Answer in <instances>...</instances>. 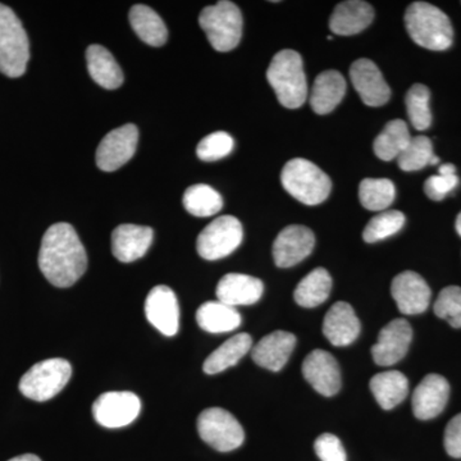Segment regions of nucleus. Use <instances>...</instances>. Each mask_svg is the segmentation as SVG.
Segmentation results:
<instances>
[{
    "label": "nucleus",
    "instance_id": "obj_1",
    "mask_svg": "<svg viewBox=\"0 0 461 461\" xmlns=\"http://www.w3.org/2000/svg\"><path fill=\"white\" fill-rule=\"evenodd\" d=\"M39 268L53 286H72L87 268V256L77 232L68 223L50 226L42 238Z\"/></svg>",
    "mask_w": 461,
    "mask_h": 461
},
{
    "label": "nucleus",
    "instance_id": "obj_2",
    "mask_svg": "<svg viewBox=\"0 0 461 461\" xmlns=\"http://www.w3.org/2000/svg\"><path fill=\"white\" fill-rule=\"evenodd\" d=\"M405 25L415 44L426 50L441 51L453 45L454 30L446 14L436 5L415 2L405 14Z\"/></svg>",
    "mask_w": 461,
    "mask_h": 461
},
{
    "label": "nucleus",
    "instance_id": "obj_3",
    "mask_svg": "<svg viewBox=\"0 0 461 461\" xmlns=\"http://www.w3.org/2000/svg\"><path fill=\"white\" fill-rule=\"evenodd\" d=\"M267 80L285 108H300L308 98L304 65L302 56L295 50H281L273 57Z\"/></svg>",
    "mask_w": 461,
    "mask_h": 461
},
{
    "label": "nucleus",
    "instance_id": "obj_4",
    "mask_svg": "<svg viewBox=\"0 0 461 461\" xmlns=\"http://www.w3.org/2000/svg\"><path fill=\"white\" fill-rule=\"evenodd\" d=\"M285 190L300 203L317 205L329 198L332 182L320 167L303 158L291 159L281 173Z\"/></svg>",
    "mask_w": 461,
    "mask_h": 461
},
{
    "label": "nucleus",
    "instance_id": "obj_5",
    "mask_svg": "<svg viewBox=\"0 0 461 461\" xmlns=\"http://www.w3.org/2000/svg\"><path fill=\"white\" fill-rule=\"evenodd\" d=\"M30 59V42L14 9L0 3V72L17 78L25 74Z\"/></svg>",
    "mask_w": 461,
    "mask_h": 461
},
{
    "label": "nucleus",
    "instance_id": "obj_6",
    "mask_svg": "<svg viewBox=\"0 0 461 461\" xmlns=\"http://www.w3.org/2000/svg\"><path fill=\"white\" fill-rule=\"evenodd\" d=\"M199 23L212 47L217 51L233 50L241 41V11L235 3L229 0H222L203 9Z\"/></svg>",
    "mask_w": 461,
    "mask_h": 461
},
{
    "label": "nucleus",
    "instance_id": "obj_7",
    "mask_svg": "<svg viewBox=\"0 0 461 461\" xmlns=\"http://www.w3.org/2000/svg\"><path fill=\"white\" fill-rule=\"evenodd\" d=\"M71 364L60 357L35 364L20 381V391L33 402H48L57 396L68 384Z\"/></svg>",
    "mask_w": 461,
    "mask_h": 461
},
{
    "label": "nucleus",
    "instance_id": "obj_8",
    "mask_svg": "<svg viewBox=\"0 0 461 461\" xmlns=\"http://www.w3.org/2000/svg\"><path fill=\"white\" fill-rule=\"evenodd\" d=\"M198 432L203 441L221 453L236 450L244 444L241 424L222 408L205 409L198 418Z\"/></svg>",
    "mask_w": 461,
    "mask_h": 461
},
{
    "label": "nucleus",
    "instance_id": "obj_9",
    "mask_svg": "<svg viewBox=\"0 0 461 461\" xmlns=\"http://www.w3.org/2000/svg\"><path fill=\"white\" fill-rule=\"evenodd\" d=\"M244 238V230L238 218L223 215L208 224L200 232L196 249L205 260H220L236 250Z\"/></svg>",
    "mask_w": 461,
    "mask_h": 461
},
{
    "label": "nucleus",
    "instance_id": "obj_10",
    "mask_svg": "<svg viewBox=\"0 0 461 461\" xmlns=\"http://www.w3.org/2000/svg\"><path fill=\"white\" fill-rule=\"evenodd\" d=\"M141 402L129 391H111L102 393L93 403V415L105 429H122L138 420Z\"/></svg>",
    "mask_w": 461,
    "mask_h": 461
},
{
    "label": "nucleus",
    "instance_id": "obj_11",
    "mask_svg": "<svg viewBox=\"0 0 461 461\" xmlns=\"http://www.w3.org/2000/svg\"><path fill=\"white\" fill-rule=\"evenodd\" d=\"M138 141L139 130L135 124L118 127L100 141L96 165L104 172L117 171L135 156Z\"/></svg>",
    "mask_w": 461,
    "mask_h": 461
},
{
    "label": "nucleus",
    "instance_id": "obj_12",
    "mask_svg": "<svg viewBox=\"0 0 461 461\" xmlns=\"http://www.w3.org/2000/svg\"><path fill=\"white\" fill-rule=\"evenodd\" d=\"M315 245L313 230L300 224H293L281 230L273 244L276 266L290 268L311 256Z\"/></svg>",
    "mask_w": 461,
    "mask_h": 461
},
{
    "label": "nucleus",
    "instance_id": "obj_13",
    "mask_svg": "<svg viewBox=\"0 0 461 461\" xmlns=\"http://www.w3.org/2000/svg\"><path fill=\"white\" fill-rule=\"evenodd\" d=\"M145 315L151 326L165 336H175L180 329V306L172 288L159 285L149 293Z\"/></svg>",
    "mask_w": 461,
    "mask_h": 461
},
{
    "label": "nucleus",
    "instance_id": "obj_14",
    "mask_svg": "<svg viewBox=\"0 0 461 461\" xmlns=\"http://www.w3.org/2000/svg\"><path fill=\"white\" fill-rule=\"evenodd\" d=\"M391 294L402 314H421L429 309L430 288L420 275L405 271L397 275L391 285Z\"/></svg>",
    "mask_w": 461,
    "mask_h": 461
},
{
    "label": "nucleus",
    "instance_id": "obj_15",
    "mask_svg": "<svg viewBox=\"0 0 461 461\" xmlns=\"http://www.w3.org/2000/svg\"><path fill=\"white\" fill-rule=\"evenodd\" d=\"M350 78L355 90L368 107H382L390 100V86L371 59L362 58L354 62L350 68Z\"/></svg>",
    "mask_w": 461,
    "mask_h": 461
},
{
    "label": "nucleus",
    "instance_id": "obj_16",
    "mask_svg": "<svg viewBox=\"0 0 461 461\" xmlns=\"http://www.w3.org/2000/svg\"><path fill=\"white\" fill-rule=\"evenodd\" d=\"M411 339L412 330L408 321H390L379 332L377 344L372 348L373 360L381 366L399 363L408 353Z\"/></svg>",
    "mask_w": 461,
    "mask_h": 461
},
{
    "label": "nucleus",
    "instance_id": "obj_17",
    "mask_svg": "<svg viewBox=\"0 0 461 461\" xmlns=\"http://www.w3.org/2000/svg\"><path fill=\"white\" fill-rule=\"evenodd\" d=\"M303 375L317 393L333 396L341 388V372L335 357L324 350L312 351L303 363Z\"/></svg>",
    "mask_w": 461,
    "mask_h": 461
},
{
    "label": "nucleus",
    "instance_id": "obj_18",
    "mask_svg": "<svg viewBox=\"0 0 461 461\" xmlns=\"http://www.w3.org/2000/svg\"><path fill=\"white\" fill-rule=\"evenodd\" d=\"M450 396L447 379L439 375H429L412 393V411L420 420L436 418L444 411Z\"/></svg>",
    "mask_w": 461,
    "mask_h": 461
},
{
    "label": "nucleus",
    "instance_id": "obj_19",
    "mask_svg": "<svg viewBox=\"0 0 461 461\" xmlns=\"http://www.w3.org/2000/svg\"><path fill=\"white\" fill-rule=\"evenodd\" d=\"M153 238L150 227L121 224L112 232V253L120 262H135L147 254Z\"/></svg>",
    "mask_w": 461,
    "mask_h": 461
},
{
    "label": "nucleus",
    "instance_id": "obj_20",
    "mask_svg": "<svg viewBox=\"0 0 461 461\" xmlns=\"http://www.w3.org/2000/svg\"><path fill=\"white\" fill-rule=\"evenodd\" d=\"M295 346V335L285 330H276L253 346L251 357L262 368L280 372L290 359Z\"/></svg>",
    "mask_w": 461,
    "mask_h": 461
},
{
    "label": "nucleus",
    "instance_id": "obj_21",
    "mask_svg": "<svg viewBox=\"0 0 461 461\" xmlns=\"http://www.w3.org/2000/svg\"><path fill=\"white\" fill-rule=\"evenodd\" d=\"M264 293V285L259 278L242 273H229L218 282V302L230 306L253 305L259 302Z\"/></svg>",
    "mask_w": 461,
    "mask_h": 461
},
{
    "label": "nucleus",
    "instance_id": "obj_22",
    "mask_svg": "<svg viewBox=\"0 0 461 461\" xmlns=\"http://www.w3.org/2000/svg\"><path fill=\"white\" fill-rule=\"evenodd\" d=\"M323 333L333 346H348L359 338L360 321L353 306L339 302L330 306L323 321Z\"/></svg>",
    "mask_w": 461,
    "mask_h": 461
},
{
    "label": "nucleus",
    "instance_id": "obj_23",
    "mask_svg": "<svg viewBox=\"0 0 461 461\" xmlns=\"http://www.w3.org/2000/svg\"><path fill=\"white\" fill-rule=\"evenodd\" d=\"M375 20V9L362 0H348L336 5L330 20V32L336 35L351 36L362 32Z\"/></svg>",
    "mask_w": 461,
    "mask_h": 461
},
{
    "label": "nucleus",
    "instance_id": "obj_24",
    "mask_svg": "<svg viewBox=\"0 0 461 461\" xmlns=\"http://www.w3.org/2000/svg\"><path fill=\"white\" fill-rule=\"evenodd\" d=\"M346 94V81L344 76L338 71L321 72L315 78L313 89H312L311 107L317 114H329L339 103Z\"/></svg>",
    "mask_w": 461,
    "mask_h": 461
},
{
    "label": "nucleus",
    "instance_id": "obj_25",
    "mask_svg": "<svg viewBox=\"0 0 461 461\" xmlns=\"http://www.w3.org/2000/svg\"><path fill=\"white\" fill-rule=\"evenodd\" d=\"M87 69L91 78L107 90L118 89L123 84V72L111 51L102 45H90L86 50Z\"/></svg>",
    "mask_w": 461,
    "mask_h": 461
},
{
    "label": "nucleus",
    "instance_id": "obj_26",
    "mask_svg": "<svg viewBox=\"0 0 461 461\" xmlns=\"http://www.w3.org/2000/svg\"><path fill=\"white\" fill-rule=\"evenodd\" d=\"M253 348V339L249 333H239L227 339L213 351L204 362L203 371L206 375H218L236 366Z\"/></svg>",
    "mask_w": 461,
    "mask_h": 461
},
{
    "label": "nucleus",
    "instance_id": "obj_27",
    "mask_svg": "<svg viewBox=\"0 0 461 461\" xmlns=\"http://www.w3.org/2000/svg\"><path fill=\"white\" fill-rule=\"evenodd\" d=\"M373 395L384 411L395 408L409 393V381L402 372L378 373L369 384Z\"/></svg>",
    "mask_w": 461,
    "mask_h": 461
},
{
    "label": "nucleus",
    "instance_id": "obj_28",
    "mask_svg": "<svg viewBox=\"0 0 461 461\" xmlns=\"http://www.w3.org/2000/svg\"><path fill=\"white\" fill-rule=\"evenodd\" d=\"M130 23L133 32L145 44L162 47L168 39V30L162 18L148 5H136L130 11Z\"/></svg>",
    "mask_w": 461,
    "mask_h": 461
},
{
    "label": "nucleus",
    "instance_id": "obj_29",
    "mask_svg": "<svg viewBox=\"0 0 461 461\" xmlns=\"http://www.w3.org/2000/svg\"><path fill=\"white\" fill-rule=\"evenodd\" d=\"M200 329L209 333H226L239 329L241 315L238 309L221 302L204 303L196 312Z\"/></svg>",
    "mask_w": 461,
    "mask_h": 461
},
{
    "label": "nucleus",
    "instance_id": "obj_30",
    "mask_svg": "<svg viewBox=\"0 0 461 461\" xmlns=\"http://www.w3.org/2000/svg\"><path fill=\"white\" fill-rule=\"evenodd\" d=\"M411 140V132L405 121L393 120L390 121L384 126V131L375 138L373 149L379 159L390 162L399 158Z\"/></svg>",
    "mask_w": 461,
    "mask_h": 461
},
{
    "label": "nucleus",
    "instance_id": "obj_31",
    "mask_svg": "<svg viewBox=\"0 0 461 461\" xmlns=\"http://www.w3.org/2000/svg\"><path fill=\"white\" fill-rule=\"evenodd\" d=\"M330 288H332V278L329 271L317 268L300 281L294 297L297 304L303 308H315L329 299Z\"/></svg>",
    "mask_w": 461,
    "mask_h": 461
},
{
    "label": "nucleus",
    "instance_id": "obj_32",
    "mask_svg": "<svg viewBox=\"0 0 461 461\" xmlns=\"http://www.w3.org/2000/svg\"><path fill=\"white\" fill-rule=\"evenodd\" d=\"M182 203L190 214L200 218L212 217L223 206L221 194L204 184L194 185L185 191Z\"/></svg>",
    "mask_w": 461,
    "mask_h": 461
},
{
    "label": "nucleus",
    "instance_id": "obj_33",
    "mask_svg": "<svg viewBox=\"0 0 461 461\" xmlns=\"http://www.w3.org/2000/svg\"><path fill=\"white\" fill-rule=\"evenodd\" d=\"M395 185L388 178H364L360 182L359 200L368 211H384L395 200Z\"/></svg>",
    "mask_w": 461,
    "mask_h": 461
},
{
    "label": "nucleus",
    "instance_id": "obj_34",
    "mask_svg": "<svg viewBox=\"0 0 461 461\" xmlns=\"http://www.w3.org/2000/svg\"><path fill=\"white\" fill-rule=\"evenodd\" d=\"M439 158L433 154V145L427 136L411 138L408 147L397 158V165L405 172L420 171L424 167L438 165Z\"/></svg>",
    "mask_w": 461,
    "mask_h": 461
},
{
    "label": "nucleus",
    "instance_id": "obj_35",
    "mask_svg": "<svg viewBox=\"0 0 461 461\" xmlns=\"http://www.w3.org/2000/svg\"><path fill=\"white\" fill-rule=\"evenodd\" d=\"M430 91L426 85H412L406 94V111L412 127L418 131L429 129L432 123V113L429 108Z\"/></svg>",
    "mask_w": 461,
    "mask_h": 461
},
{
    "label": "nucleus",
    "instance_id": "obj_36",
    "mask_svg": "<svg viewBox=\"0 0 461 461\" xmlns=\"http://www.w3.org/2000/svg\"><path fill=\"white\" fill-rule=\"evenodd\" d=\"M405 224V215L399 211H384L373 217L364 229L363 239L368 244L396 235Z\"/></svg>",
    "mask_w": 461,
    "mask_h": 461
},
{
    "label": "nucleus",
    "instance_id": "obj_37",
    "mask_svg": "<svg viewBox=\"0 0 461 461\" xmlns=\"http://www.w3.org/2000/svg\"><path fill=\"white\" fill-rule=\"evenodd\" d=\"M433 309L437 317L447 321L454 329H461V287L444 288L437 297Z\"/></svg>",
    "mask_w": 461,
    "mask_h": 461
},
{
    "label": "nucleus",
    "instance_id": "obj_38",
    "mask_svg": "<svg viewBox=\"0 0 461 461\" xmlns=\"http://www.w3.org/2000/svg\"><path fill=\"white\" fill-rule=\"evenodd\" d=\"M235 147L232 136L227 132L218 131L205 136L199 142L196 148V156L205 162H214V160L222 159L229 156Z\"/></svg>",
    "mask_w": 461,
    "mask_h": 461
},
{
    "label": "nucleus",
    "instance_id": "obj_39",
    "mask_svg": "<svg viewBox=\"0 0 461 461\" xmlns=\"http://www.w3.org/2000/svg\"><path fill=\"white\" fill-rule=\"evenodd\" d=\"M457 184L459 177L456 176V168L451 163H446L439 167L438 175L432 176L426 181L424 191L429 199L441 202L457 186Z\"/></svg>",
    "mask_w": 461,
    "mask_h": 461
},
{
    "label": "nucleus",
    "instance_id": "obj_40",
    "mask_svg": "<svg viewBox=\"0 0 461 461\" xmlns=\"http://www.w3.org/2000/svg\"><path fill=\"white\" fill-rule=\"evenodd\" d=\"M315 454L321 461H346V451L339 437L324 433L315 439Z\"/></svg>",
    "mask_w": 461,
    "mask_h": 461
},
{
    "label": "nucleus",
    "instance_id": "obj_41",
    "mask_svg": "<svg viewBox=\"0 0 461 461\" xmlns=\"http://www.w3.org/2000/svg\"><path fill=\"white\" fill-rule=\"evenodd\" d=\"M445 448L455 459L461 457V414L450 420L445 430Z\"/></svg>",
    "mask_w": 461,
    "mask_h": 461
},
{
    "label": "nucleus",
    "instance_id": "obj_42",
    "mask_svg": "<svg viewBox=\"0 0 461 461\" xmlns=\"http://www.w3.org/2000/svg\"><path fill=\"white\" fill-rule=\"evenodd\" d=\"M8 461H41V457L36 456V455L26 454L21 455V456L14 457V459Z\"/></svg>",
    "mask_w": 461,
    "mask_h": 461
},
{
    "label": "nucleus",
    "instance_id": "obj_43",
    "mask_svg": "<svg viewBox=\"0 0 461 461\" xmlns=\"http://www.w3.org/2000/svg\"><path fill=\"white\" fill-rule=\"evenodd\" d=\"M455 226H456L457 233H459V235L461 236V212L460 214L457 215L456 224H455Z\"/></svg>",
    "mask_w": 461,
    "mask_h": 461
}]
</instances>
